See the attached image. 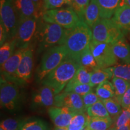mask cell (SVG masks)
Here are the masks:
<instances>
[{"instance_id":"cell-1","label":"cell","mask_w":130,"mask_h":130,"mask_svg":"<svg viewBox=\"0 0 130 130\" xmlns=\"http://www.w3.org/2000/svg\"><path fill=\"white\" fill-rule=\"evenodd\" d=\"M93 39L92 28L84 21L77 27L67 29L62 45H65L68 53V57L75 61L90 45Z\"/></svg>"},{"instance_id":"cell-2","label":"cell","mask_w":130,"mask_h":130,"mask_svg":"<svg viewBox=\"0 0 130 130\" xmlns=\"http://www.w3.org/2000/svg\"><path fill=\"white\" fill-rule=\"evenodd\" d=\"M79 64L72 58L68 57L51 71L41 81L43 85L50 86L55 95L61 93L69 82L73 78Z\"/></svg>"},{"instance_id":"cell-3","label":"cell","mask_w":130,"mask_h":130,"mask_svg":"<svg viewBox=\"0 0 130 130\" xmlns=\"http://www.w3.org/2000/svg\"><path fill=\"white\" fill-rule=\"evenodd\" d=\"M39 19L35 39L38 43V52L40 53L49 48L62 45L67 29L56 24L45 22Z\"/></svg>"},{"instance_id":"cell-4","label":"cell","mask_w":130,"mask_h":130,"mask_svg":"<svg viewBox=\"0 0 130 130\" xmlns=\"http://www.w3.org/2000/svg\"><path fill=\"white\" fill-rule=\"evenodd\" d=\"M68 57L67 49L64 45H57L47 50L36 71L37 82H41L47 75L56 69Z\"/></svg>"},{"instance_id":"cell-5","label":"cell","mask_w":130,"mask_h":130,"mask_svg":"<svg viewBox=\"0 0 130 130\" xmlns=\"http://www.w3.org/2000/svg\"><path fill=\"white\" fill-rule=\"evenodd\" d=\"M45 22L56 24L65 29H71L84 21L72 6L45 10L42 15Z\"/></svg>"},{"instance_id":"cell-6","label":"cell","mask_w":130,"mask_h":130,"mask_svg":"<svg viewBox=\"0 0 130 130\" xmlns=\"http://www.w3.org/2000/svg\"><path fill=\"white\" fill-rule=\"evenodd\" d=\"M92 31L93 39L110 44L124 37L125 34L111 19H100L93 26Z\"/></svg>"},{"instance_id":"cell-7","label":"cell","mask_w":130,"mask_h":130,"mask_svg":"<svg viewBox=\"0 0 130 130\" xmlns=\"http://www.w3.org/2000/svg\"><path fill=\"white\" fill-rule=\"evenodd\" d=\"M39 19L35 17L19 19L17 31L14 38L16 49H27L30 47L36 37Z\"/></svg>"},{"instance_id":"cell-8","label":"cell","mask_w":130,"mask_h":130,"mask_svg":"<svg viewBox=\"0 0 130 130\" xmlns=\"http://www.w3.org/2000/svg\"><path fill=\"white\" fill-rule=\"evenodd\" d=\"M0 24L6 29L8 40L15 37L19 18L13 0H0Z\"/></svg>"},{"instance_id":"cell-9","label":"cell","mask_w":130,"mask_h":130,"mask_svg":"<svg viewBox=\"0 0 130 130\" xmlns=\"http://www.w3.org/2000/svg\"><path fill=\"white\" fill-rule=\"evenodd\" d=\"M99 68L105 69L118 64V58L113 51L111 44L98 42L92 39L89 45Z\"/></svg>"},{"instance_id":"cell-10","label":"cell","mask_w":130,"mask_h":130,"mask_svg":"<svg viewBox=\"0 0 130 130\" xmlns=\"http://www.w3.org/2000/svg\"><path fill=\"white\" fill-rule=\"evenodd\" d=\"M20 90L17 83L1 77L0 103L3 108L14 110L19 105Z\"/></svg>"},{"instance_id":"cell-11","label":"cell","mask_w":130,"mask_h":130,"mask_svg":"<svg viewBox=\"0 0 130 130\" xmlns=\"http://www.w3.org/2000/svg\"><path fill=\"white\" fill-rule=\"evenodd\" d=\"M54 106L68 107L77 113H86L82 96L74 92L63 91L56 95Z\"/></svg>"},{"instance_id":"cell-12","label":"cell","mask_w":130,"mask_h":130,"mask_svg":"<svg viewBox=\"0 0 130 130\" xmlns=\"http://www.w3.org/2000/svg\"><path fill=\"white\" fill-rule=\"evenodd\" d=\"M25 50L24 48L16 49L13 54L1 65V77L17 84L19 83L16 77V72Z\"/></svg>"},{"instance_id":"cell-13","label":"cell","mask_w":130,"mask_h":130,"mask_svg":"<svg viewBox=\"0 0 130 130\" xmlns=\"http://www.w3.org/2000/svg\"><path fill=\"white\" fill-rule=\"evenodd\" d=\"M48 114L55 126L67 128L77 113L68 107L53 106L48 108Z\"/></svg>"},{"instance_id":"cell-14","label":"cell","mask_w":130,"mask_h":130,"mask_svg":"<svg viewBox=\"0 0 130 130\" xmlns=\"http://www.w3.org/2000/svg\"><path fill=\"white\" fill-rule=\"evenodd\" d=\"M33 68V51L31 48H27L24 51L16 72V77L19 83H27L31 77Z\"/></svg>"},{"instance_id":"cell-15","label":"cell","mask_w":130,"mask_h":130,"mask_svg":"<svg viewBox=\"0 0 130 130\" xmlns=\"http://www.w3.org/2000/svg\"><path fill=\"white\" fill-rule=\"evenodd\" d=\"M54 92L51 87L46 85H43L36 91L32 96V105L36 107L46 108L54 106Z\"/></svg>"},{"instance_id":"cell-16","label":"cell","mask_w":130,"mask_h":130,"mask_svg":"<svg viewBox=\"0 0 130 130\" xmlns=\"http://www.w3.org/2000/svg\"><path fill=\"white\" fill-rule=\"evenodd\" d=\"M13 3L19 19L31 17L39 19L42 17L32 0H13Z\"/></svg>"},{"instance_id":"cell-17","label":"cell","mask_w":130,"mask_h":130,"mask_svg":"<svg viewBox=\"0 0 130 130\" xmlns=\"http://www.w3.org/2000/svg\"><path fill=\"white\" fill-rule=\"evenodd\" d=\"M111 19L124 32L130 31V6L122 4L116 10Z\"/></svg>"},{"instance_id":"cell-18","label":"cell","mask_w":130,"mask_h":130,"mask_svg":"<svg viewBox=\"0 0 130 130\" xmlns=\"http://www.w3.org/2000/svg\"><path fill=\"white\" fill-rule=\"evenodd\" d=\"M100 9L101 19H110L122 4L123 0H96Z\"/></svg>"},{"instance_id":"cell-19","label":"cell","mask_w":130,"mask_h":130,"mask_svg":"<svg viewBox=\"0 0 130 130\" xmlns=\"http://www.w3.org/2000/svg\"><path fill=\"white\" fill-rule=\"evenodd\" d=\"M115 56L123 63H130V45L125 37L111 44Z\"/></svg>"},{"instance_id":"cell-20","label":"cell","mask_w":130,"mask_h":130,"mask_svg":"<svg viewBox=\"0 0 130 130\" xmlns=\"http://www.w3.org/2000/svg\"><path fill=\"white\" fill-rule=\"evenodd\" d=\"M100 19V9L96 1L90 0L84 12L83 18L84 22L92 28Z\"/></svg>"},{"instance_id":"cell-21","label":"cell","mask_w":130,"mask_h":130,"mask_svg":"<svg viewBox=\"0 0 130 130\" xmlns=\"http://www.w3.org/2000/svg\"><path fill=\"white\" fill-rule=\"evenodd\" d=\"M77 62L80 66L87 68L92 71L100 69L89 46L81 53Z\"/></svg>"},{"instance_id":"cell-22","label":"cell","mask_w":130,"mask_h":130,"mask_svg":"<svg viewBox=\"0 0 130 130\" xmlns=\"http://www.w3.org/2000/svg\"><path fill=\"white\" fill-rule=\"evenodd\" d=\"M113 125V120L110 118H90L87 128L90 130H108Z\"/></svg>"},{"instance_id":"cell-23","label":"cell","mask_w":130,"mask_h":130,"mask_svg":"<svg viewBox=\"0 0 130 130\" xmlns=\"http://www.w3.org/2000/svg\"><path fill=\"white\" fill-rule=\"evenodd\" d=\"M96 94L102 100L115 98V90L112 82L107 80L99 84L96 88Z\"/></svg>"},{"instance_id":"cell-24","label":"cell","mask_w":130,"mask_h":130,"mask_svg":"<svg viewBox=\"0 0 130 130\" xmlns=\"http://www.w3.org/2000/svg\"><path fill=\"white\" fill-rule=\"evenodd\" d=\"M113 77V74L108 68L97 69L92 71L90 84L93 87H95L104 82L105 81L112 78Z\"/></svg>"},{"instance_id":"cell-25","label":"cell","mask_w":130,"mask_h":130,"mask_svg":"<svg viewBox=\"0 0 130 130\" xmlns=\"http://www.w3.org/2000/svg\"><path fill=\"white\" fill-rule=\"evenodd\" d=\"M92 71H93L87 68L80 66L75 74L74 77L68 84L72 85V84H90Z\"/></svg>"},{"instance_id":"cell-26","label":"cell","mask_w":130,"mask_h":130,"mask_svg":"<svg viewBox=\"0 0 130 130\" xmlns=\"http://www.w3.org/2000/svg\"><path fill=\"white\" fill-rule=\"evenodd\" d=\"M111 79L115 90V98L121 104L122 98L130 86V82L116 77H113Z\"/></svg>"},{"instance_id":"cell-27","label":"cell","mask_w":130,"mask_h":130,"mask_svg":"<svg viewBox=\"0 0 130 130\" xmlns=\"http://www.w3.org/2000/svg\"><path fill=\"white\" fill-rule=\"evenodd\" d=\"M16 41L14 39H9L0 48V64L3 65L16 51Z\"/></svg>"},{"instance_id":"cell-28","label":"cell","mask_w":130,"mask_h":130,"mask_svg":"<svg viewBox=\"0 0 130 130\" xmlns=\"http://www.w3.org/2000/svg\"><path fill=\"white\" fill-rule=\"evenodd\" d=\"M89 117L86 113H77L74 118L68 126V130H84L87 127Z\"/></svg>"},{"instance_id":"cell-29","label":"cell","mask_w":130,"mask_h":130,"mask_svg":"<svg viewBox=\"0 0 130 130\" xmlns=\"http://www.w3.org/2000/svg\"><path fill=\"white\" fill-rule=\"evenodd\" d=\"M86 113L90 118H110L103 102L101 100L86 110Z\"/></svg>"},{"instance_id":"cell-30","label":"cell","mask_w":130,"mask_h":130,"mask_svg":"<svg viewBox=\"0 0 130 130\" xmlns=\"http://www.w3.org/2000/svg\"><path fill=\"white\" fill-rule=\"evenodd\" d=\"M108 69L113 74V77L121 78L130 82V63L117 64Z\"/></svg>"},{"instance_id":"cell-31","label":"cell","mask_w":130,"mask_h":130,"mask_svg":"<svg viewBox=\"0 0 130 130\" xmlns=\"http://www.w3.org/2000/svg\"><path fill=\"white\" fill-rule=\"evenodd\" d=\"M102 101L103 102L107 111L108 112L110 117L113 119V120L119 116L122 111L123 108L121 104L115 98L102 100Z\"/></svg>"},{"instance_id":"cell-32","label":"cell","mask_w":130,"mask_h":130,"mask_svg":"<svg viewBox=\"0 0 130 130\" xmlns=\"http://www.w3.org/2000/svg\"><path fill=\"white\" fill-rule=\"evenodd\" d=\"M19 130H50L46 122L41 119L24 121Z\"/></svg>"},{"instance_id":"cell-33","label":"cell","mask_w":130,"mask_h":130,"mask_svg":"<svg viewBox=\"0 0 130 130\" xmlns=\"http://www.w3.org/2000/svg\"><path fill=\"white\" fill-rule=\"evenodd\" d=\"M93 87V86H91L90 84H72V85L67 84L63 91L74 92V93L78 94L82 96L89 92H92Z\"/></svg>"},{"instance_id":"cell-34","label":"cell","mask_w":130,"mask_h":130,"mask_svg":"<svg viewBox=\"0 0 130 130\" xmlns=\"http://www.w3.org/2000/svg\"><path fill=\"white\" fill-rule=\"evenodd\" d=\"M128 125H130L129 108L123 109L121 114L113 120V127L114 128H121Z\"/></svg>"},{"instance_id":"cell-35","label":"cell","mask_w":130,"mask_h":130,"mask_svg":"<svg viewBox=\"0 0 130 130\" xmlns=\"http://www.w3.org/2000/svg\"><path fill=\"white\" fill-rule=\"evenodd\" d=\"M44 12L45 10L61 8L64 5L72 6V0H43Z\"/></svg>"},{"instance_id":"cell-36","label":"cell","mask_w":130,"mask_h":130,"mask_svg":"<svg viewBox=\"0 0 130 130\" xmlns=\"http://www.w3.org/2000/svg\"><path fill=\"white\" fill-rule=\"evenodd\" d=\"M23 121L18 119L7 118L1 121L0 127L5 130H19Z\"/></svg>"},{"instance_id":"cell-37","label":"cell","mask_w":130,"mask_h":130,"mask_svg":"<svg viewBox=\"0 0 130 130\" xmlns=\"http://www.w3.org/2000/svg\"><path fill=\"white\" fill-rule=\"evenodd\" d=\"M72 7L77 13L84 21V14L85 10L90 3V0H72Z\"/></svg>"},{"instance_id":"cell-38","label":"cell","mask_w":130,"mask_h":130,"mask_svg":"<svg viewBox=\"0 0 130 130\" xmlns=\"http://www.w3.org/2000/svg\"><path fill=\"white\" fill-rule=\"evenodd\" d=\"M82 98L83 101L84 107H85L86 110L89 107L95 104L96 102L101 100V99L98 96L96 93H93L92 92H89V93L82 96Z\"/></svg>"},{"instance_id":"cell-39","label":"cell","mask_w":130,"mask_h":130,"mask_svg":"<svg viewBox=\"0 0 130 130\" xmlns=\"http://www.w3.org/2000/svg\"><path fill=\"white\" fill-rule=\"evenodd\" d=\"M121 104L123 109L130 108V86L122 98Z\"/></svg>"},{"instance_id":"cell-40","label":"cell","mask_w":130,"mask_h":130,"mask_svg":"<svg viewBox=\"0 0 130 130\" xmlns=\"http://www.w3.org/2000/svg\"><path fill=\"white\" fill-rule=\"evenodd\" d=\"M8 40V35L6 29L0 24V45L1 46Z\"/></svg>"},{"instance_id":"cell-41","label":"cell","mask_w":130,"mask_h":130,"mask_svg":"<svg viewBox=\"0 0 130 130\" xmlns=\"http://www.w3.org/2000/svg\"><path fill=\"white\" fill-rule=\"evenodd\" d=\"M36 6L39 12L42 15L43 13L44 12V1L43 0H32Z\"/></svg>"},{"instance_id":"cell-42","label":"cell","mask_w":130,"mask_h":130,"mask_svg":"<svg viewBox=\"0 0 130 130\" xmlns=\"http://www.w3.org/2000/svg\"><path fill=\"white\" fill-rule=\"evenodd\" d=\"M112 128H113V130H130V125L118 128H114L112 126Z\"/></svg>"},{"instance_id":"cell-43","label":"cell","mask_w":130,"mask_h":130,"mask_svg":"<svg viewBox=\"0 0 130 130\" xmlns=\"http://www.w3.org/2000/svg\"><path fill=\"white\" fill-rule=\"evenodd\" d=\"M122 4H126L130 6V0H123Z\"/></svg>"},{"instance_id":"cell-44","label":"cell","mask_w":130,"mask_h":130,"mask_svg":"<svg viewBox=\"0 0 130 130\" xmlns=\"http://www.w3.org/2000/svg\"><path fill=\"white\" fill-rule=\"evenodd\" d=\"M53 130H68L66 128H59V127H55Z\"/></svg>"},{"instance_id":"cell-45","label":"cell","mask_w":130,"mask_h":130,"mask_svg":"<svg viewBox=\"0 0 130 130\" xmlns=\"http://www.w3.org/2000/svg\"><path fill=\"white\" fill-rule=\"evenodd\" d=\"M84 130H90V129H89L88 128H87V127H86V128H85V129H84Z\"/></svg>"},{"instance_id":"cell-46","label":"cell","mask_w":130,"mask_h":130,"mask_svg":"<svg viewBox=\"0 0 130 130\" xmlns=\"http://www.w3.org/2000/svg\"><path fill=\"white\" fill-rule=\"evenodd\" d=\"M0 130H5L4 128H3L2 127H0Z\"/></svg>"},{"instance_id":"cell-47","label":"cell","mask_w":130,"mask_h":130,"mask_svg":"<svg viewBox=\"0 0 130 130\" xmlns=\"http://www.w3.org/2000/svg\"><path fill=\"white\" fill-rule=\"evenodd\" d=\"M108 130H113V128H112V127H111V128H110V129H108Z\"/></svg>"},{"instance_id":"cell-48","label":"cell","mask_w":130,"mask_h":130,"mask_svg":"<svg viewBox=\"0 0 130 130\" xmlns=\"http://www.w3.org/2000/svg\"><path fill=\"white\" fill-rule=\"evenodd\" d=\"M129 118H130V108H129Z\"/></svg>"}]
</instances>
